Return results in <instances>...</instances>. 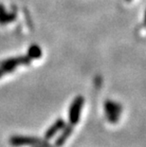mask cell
<instances>
[{
	"instance_id": "obj_5",
	"label": "cell",
	"mask_w": 146,
	"mask_h": 147,
	"mask_svg": "<svg viewBox=\"0 0 146 147\" xmlns=\"http://www.w3.org/2000/svg\"><path fill=\"white\" fill-rule=\"evenodd\" d=\"M66 124L67 123H66V121H65V120L59 118L58 120L55 121L54 123L49 126V128L46 129L44 135V140H46V142H48L49 140H51L52 138L55 137V135H56L59 131H61L63 129Z\"/></svg>"
},
{
	"instance_id": "obj_3",
	"label": "cell",
	"mask_w": 146,
	"mask_h": 147,
	"mask_svg": "<svg viewBox=\"0 0 146 147\" xmlns=\"http://www.w3.org/2000/svg\"><path fill=\"white\" fill-rule=\"evenodd\" d=\"M46 140L44 139H40L37 137H30V136H20L14 135L11 136L9 139V143L13 147H20V146H36L42 143L46 142Z\"/></svg>"
},
{
	"instance_id": "obj_7",
	"label": "cell",
	"mask_w": 146,
	"mask_h": 147,
	"mask_svg": "<svg viewBox=\"0 0 146 147\" xmlns=\"http://www.w3.org/2000/svg\"><path fill=\"white\" fill-rule=\"evenodd\" d=\"M15 17H16L15 13H13V12H7L3 4L0 3V25L5 26L8 23L14 21Z\"/></svg>"
},
{
	"instance_id": "obj_9",
	"label": "cell",
	"mask_w": 146,
	"mask_h": 147,
	"mask_svg": "<svg viewBox=\"0 0 146 147\" xmlns=\"http://www.w3.org/2000/svg\"><path fill=\"white\" fill-rule=\"evenodd\" d=\"M33 147H53V146L49 144L48 142H46L44 143H42V144H39V145H36V146H33Z\"/></svg>"
},
{
	"instance_id": "obj_4",
	"label": "cell",
	"mask_w": 146,
	"mask_h": 147,
	"mask_svg": "<svg viewBox=\"0 0 146 147\" xmlns=\"http://www.w3.org/2000/svg\"><path fill=\"white\" fill-rule=\"evenodd\" d=\"M122 106L117 102L107 100L104 102V112L107 121L110 123H117L120 120V116L122 114Z\"/></svg>"
},
{
	"instance_id": "obj_6",
	"label": "cell",
	"mask_w": 146,
	"mask_h": 147,
	"mask_svg": "<svg viewBox=\"0 0 146 147\" xmlns=\"http://www.w3.org/2000/svg\"><path fill=\"white\" fill-rule=\"evenodd\" d=\"M73 128H74V126L71 125L70 123L66 124L65 127L61 130L62 131L61 134L59 135V137L56 139V140H55L54 146L55 147H62L63 146L65 143H66L68 138L71 136V134H72V132H73Z\"/></svg>"
},
{
	"instance_id": "obj_1",
	"label": "cell",
	"mask_w": 146,
	"mask_h": 147,
	"mask_svg": "<svg viewBox=\"0 0 146 147\" xmlns=\"http://www.w3.org/2000/svg\"><path fill=\"white\" fill-rule=\"evenodd\" d=\"M30 59L29 56H19V57L9 58L0 62V78L5 74L12 72L18 65H30Z\"/></svg>"
},
{
	"instance_id": "obj_10",
	"label": "cell",
	"mask_w": 146,
	"mask_h": 147,
	"mask_svg": "<svg viewBox=\"0 0 146 147\" xmlns=\"http://www.w3.org/2000/svg\"><path fill=\"white\" fill-rule=\"evenodd\" d=\"M126 1H131V0H126Z\"/></svg>"
},
{
	"instance_id": "obj_8",
	"label": "cell",
	"mask_w": 146,
	"mask_h": 147,
	"mask_svg": "<svg viewBox=\"0 0 146 147\" xmlns=\"http://www.w3.org/2000/svg\"><path fill=\"white\" fill-rule=\"evenodd\" d=\"M28 56L32 59H39L42 56V49L39 46L32 45L30 47L29 51H28Z\"/></svg>"
},
{
	"instance_id": "obj_2",
	"label": "cell",
	"mask_w": 146,
	"mask_h": 147,
	"mask_svg": "<svg viewBox=\"0 0 146 147\" xmlns=\"http://www.w3.org/2000/svg\"><path fill=\"white\" fill-rule=\"evenodd\" d=\"M83 104H85V99L83 96H77L75 99L73 100V102H71V105L68 109V123L71 125H76L80 123L81 114H82V109Z\"/></svg>"
}]
</instances>
